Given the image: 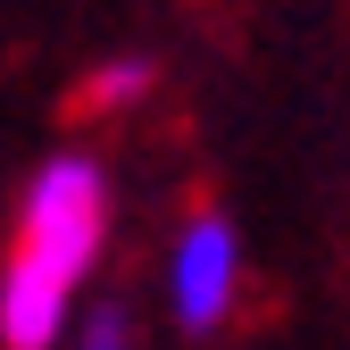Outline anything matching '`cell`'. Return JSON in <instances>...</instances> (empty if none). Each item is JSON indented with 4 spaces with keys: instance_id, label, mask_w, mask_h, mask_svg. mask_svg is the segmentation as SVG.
<instances>
[{
    "instance_id": "6da1fadb",
    "label": "cell",
    "mask_w": 350,
    "mask_h": 350,
    "mask_svg": "<svg viewBox=\"0 0 350 350\" xmlns=\"http://www.w3.org/2000/svg\"><path fill=\"white\" fill-rule=\"evenodd\" d=\"M109 250V167L92 150H51L0 250V350H67L83 325V284Z\"/></svg>"
},
{
    "instance_id": "7a4b0ae2",
    "label": "cell",
    "mask_w": 350,
    "mask_h": 350,
    "mask_svg": "<svg viewBox=\"0 0 350 350\" xmlns=\"http://www.w3.org/2000/svg\"><path fill=\"white\" fill-rule=\"evenodd\" d=\"M159 284H167V317L184 325V334H217L242 309V234H234V217L192 208L184 226L167 234Z\"/></svg>"
},
{
    "instance_id": "3957f363",
    "label": "cell",
    "mask_w": 350,
    "mask_h": 350,
    "mask_svg": "<svg viewBox=\"0 0 350 350\" xmlns=\"http://www.w3.org/2000/svg\"><path fill=\"white\" fill-rule=\"evenodd\" d=\"M150 83H159V67H150V59H134V51H125V59H100L92 75L75 83V109H83V117H117V109H134Z\"/></svg>"
},
{
    "instance_id": "277c9868",
    "label": "cell",
    "mask_w": 350,
    "mask_h": 350,
    "mask_svg": "<svg viewBox=\"0 0 350 350\" xmlns=\"http://www.w3.org/2000/svg\"><path fill=\"white\" fill-rule=\"evenodd\" d=\"M67 350H134V317L117 309V300H92L83 309V325H75V342Z\"/></svg>"
}]
</instances>
